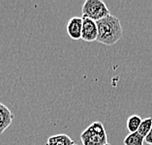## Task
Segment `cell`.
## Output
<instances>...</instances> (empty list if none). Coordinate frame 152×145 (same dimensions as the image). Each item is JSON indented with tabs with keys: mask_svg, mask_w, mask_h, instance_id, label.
Returning a JSON list of instances; mask_svg holds the SVG:
<instances>
[{
	"mask_svg": "<svg viewBox=\"0 0 152 145\" xmlns=\"http://www.w3.org/2000/svg\"><path fill=\"white\" fill-rule=\"evenodd\" d=\"M96 23L98 27L97 42L107 46H113L121 39L123 29L119 18L116 16L110 15Z\"/></svg>",
	"mask_w": 152,
	"mask_h": 145,
	"instance_id": "6da1fadb",
	"label": "cell"
},
{
	"mask_svg": "<svg viewBox=\"0 0 152 145\" xmlns=\"http://www.w3.org/2000/svg\"><path fill=\"white\" fill-rule=\"evenodd\" d=\"M83 145H106L107 135L101 122H94L80 133Z\"/></svg>",
	"mask_w": 152,
	"mask_h": 145,
	"instance_id": "7a4b0ae2",
	"label": "cell"
},
{
	"mask_svg": "<svg viewBox=\"0 0 152 145\" xmlns=\"http://www.w3.org/2000/svg\"><path fill=\"white\" fill-rule=\"evenodd\" d=\"M83 17L89 18L95 21L110 16V10L102 0H86L81 8Z\"/></svg>",
	"mask_w": 152,
	"mask_h": 145,
	"instance_id": "3957f363",
	"label": "cell"
},
{
	"mask_svg": "<svg viewBox=\"0 0 152 145\" xmlns=\"http://www.w3.org/2000/svg\"><path fill=\"white\" fill-rule=\"evenodd\" d=\"M81 39L86 42H93L98 39V27L95 21L83 17V36Z\"/></svg>",
	"mask_w": 152,
	"mask_h": 145,
	"instance_id": "277c9868",
	"label": "cell"
},
{
	"mask_svg": "<svg viewBox=\"0 0 152 145\" xmlns=\"http://www.w3.org/2000/svg\"><path fill=\"white\" fill-rule=\"evenodd\" d=\"M68 35L73 40H80L83 36V17H73L68 21L66 25Z\"/></svg>",
	"mask_w": 152,
	"mask_h": 145,
	"instance_id": "5b68a950",
	"label": "cell"
},
{
	"mask_svg": "<svg viewBox=\"0 0 152 145\" xmlns=\"http://www.w3.org/2000/svg\"><path fill=\"white\" fill-rule=\"evenodd\" d=\"M14 120V114L8 107L0 102V135L8 129Z\"/></svg>",
	"mask_w": 152,
	"mask_h": 145,
	"instance_id": "8992f818",
	"label": "cell"
},
{
	"mask_svg": "<svg viewBox=\"0 0 152 145\" xmlns=\"http://www.w3.org/2000/svg\"><path fill=\"white\" fill-rule=\"evenodd\" d=\"M47 145H75V143L69 135L59 133L49 137Z\"/></svg>",
	"mask_w": 152,
	"mask_h": 145,
	"instance_id": "52a82bcc",
	"label": "cell"
},
{
	"mask_svg": "<svg viewBox=\"0 0 152 145\" xmlns=\"http://www.w3.org/2000/svg\"><path fill=\"white\" fill-rule=\"evenodd\" d=\"M142 122V119L140 118L139 115H131V116L127 119V124H126V127H127L129 132L130 133L138 132Z\"/></svg>",
	"mask_w": 152,
	"mask_h": 145,
	"instance_id": "ba28073f",
	"label": "cell"
},
{
	"mask_svg": "<svg viewBox=\"0 0 152 145\" xmlns=\"http://www.w3.org/2000/svg\"><path fill=\"white\" fill-rule=\"evenodd\" d=\"M124 145H143L144 137L140 135L139 132L129 133L123 140Z\"/></svg>",
	"mask_w": 152,
	"mask_h": 145,
	"instance_id": "9c48e42d",
	"label": "cell"
},
{
	"mask_svg": "<svg viewBox=\"0 0 152 145\" xmlns=\"http://www.w3.org/2000/svg\"><path fill=\"white\" fill-rule=\"evenodd\" d=\"M151 129H152V117H147L142 120L138 132L140 135L145 137L148 135V132L151 131Z\"/></svg>",
	"mask_w": 152,
	"mask_h": 145,
	"instance_id": "30bf717a",
	"label": "cell"
},
{
	"mask_svg": "<svg viewBox=\"0 0 152 145\" xmlns=\"http://www.w3.org/2000/svg\"><path fill=\"white\" fill-rule=\"evenodd\" d=\"M144 141H145V143L152 145V129H151V131L148 132V135L144 137Z\"/></svg>",
	"mask_w": 152,
	"mask_h": 145,
	"instance_id": "8fae6325",
	"label": "cell"
},
{
	"mask_svg": "<svg viewBox=\"0 0 152 145\" xmlns=\"http://www.w3.org/2000/svg\"><path fill=\"white\" fill-rule=\"evenodd\" d=\"M106 145H110V144H109V143H107V144H106Z\"/></svg>",
	"mask_w": 152,
	"mask_h": 145,
	"instance_id": "7c38bea8",
	"label": "cell"
},
{
	"mask_svg": "<svg viewBox=\"0 0 152 145\" xmlns=\"http://www.w3.org/2000/svg\"><path fill=\"white\" fill-rule=\"evenodd\" d=\"M75 145H77V144H75Z\"/></svg>",
	"mask_w": 152,
	"mask_h": 145,
	"instance_id": "4fadbf2b",
	"label": "cell"
}]
</instances>
